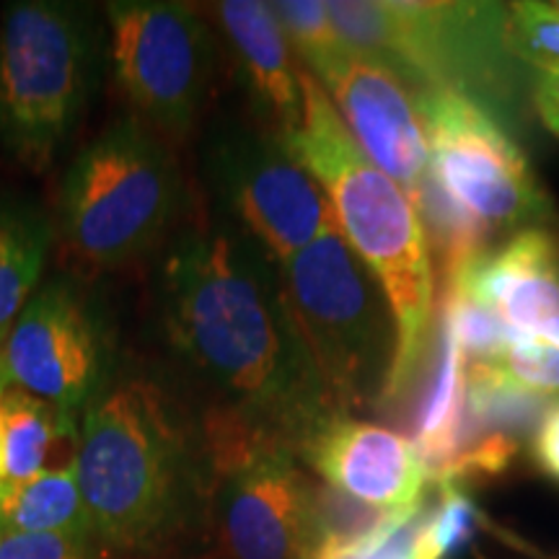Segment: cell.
Segmentation results:
<instances>
[{
	"label": "cell",
	"instance_id": "cell-1",
	"mask_svg": "<svg viewBox=\"0 0 559 559\" xmlns=\"http://www.w3.org/2000/svg\"><path fill=\"white\" fill-rule=\"evenodd\" d=\"M160 309L171 347L213 394V412L293 453L340 415L300 337L280 264L234 223H194L171 243Z\"/></svg>",
	"mask_w": 559,
	"mask_h": 559
},
{
	"label": "cell",
	"instance_id": "cell-2",
	"mask_svg": "<svg viewBox=\"0 0 559 559\" xmlns=\"http://www.w3.org/2000/svg\"><path fill=\"white\" fill-rule=\"evenodd\" d=\"M304 122L285 140L290 156L330 200L340 234L379 280L396 326V353L379 409H396L423 373L436 319L432 251L415 202L373 166L326 91L300 70Z\"/></svg>",
	"mask_w": 559,
	"mask_h": 559
},
{
	"label": "cell",
	"instance_id": "cell-3",
	"mask_svg": "<svg viewBox=\"0 0 559 559\" xmlns=\"http://www.w3.org/2000/svg\"><path fill=\"white\" fill-rule=\"evenodd\" d=\"M190 443L174 402L145 379L117 383L81 423L79 479L96 544L153 555L185 519Z\"/></svg>",
	"mask_w": 559,
	"mask_h": 559
},
{
	"label": "cell",
	"instance_id": "cell-4",
	"mask_svg": "<svg viewBox=\"0 0 559 559\" xmlns=\"http://www.w3.org/2000/svg\"><path fill=\"white\" fill-rule=\"evenodd\" d=\"M332 26L353 55L376 60L412 94L451 91L506 128L523 117L531 79L508 41V5L332 0Z\"/></svg>",
	"mask_w": 559,
	"mask_h": 559
},
{
	"label": "cell",
	"instance_id": "cell-5",
	"mask_svg": "<svg viewBox=\"0 0 559 559\" xmlns=\"http://www.w3.org/2000/svg\"><path fill=\"white\" fill-rule=\"evenodd\" d=\"M290 311L340 415L379 407L396 353V326L379 280L340 228L280 264Z\"/></svg>",
	"mask_w": 559,
	"mask_h": 559
},
{
	"label": "cell",
	"instance_id": "cell-6",
	"mask_svg": "<svg viewBox=\"0 0 559 559\" xmlns=\"http://www.w3.org/2000/svg\"><path fill=\"white\" fill-rule=\"evenodd\" d=\"M179 207L177 158L140 120L104 130L62 177V234L91 267L117 270L140 260L169 230Z\"/></svg>",
	"mask_w": 559,
	"mask_h": 559
},
{
	"label": "cell",
	"instance_id": "cell-7",
	"mask_svg": "<svg viewBox=\"0 0 559 559\" xmlns=\"http://www.w3.org/2000/svg\"><path fill=\"white\" fill-rule=\"evenodd\" d=\"M88 11L60 0H19L0 21V145L45 171L86 111L96 75Z\"/></svg>",
	"mask_w": 559,
	"mask_h": 559
},
{
	"label": "cell",
	"instance_id": "cell-8",
	"mask_svg": "<svg viewBox=\"0 0 559 559\" xmlns=\"http://www.w3.org/2000/svg\"><path fill=\"white\" fill-rule=\"evenodd\" d=\"M215 547L228 559H304L311 544V479L288 445L223 412H205Z\"/></svg>",
	"mask_w": 559,
	"mask_h": 559
},
{
	"label": "cell",
	"instance_id": "cell-9",
	"mask_svg": "<svg viewBox=\"0 0 559 559\" xmlns=\"http://www.w3.org/2000/svg\"><path fill=\"white\" fill-rule=\"evenodd\" d=\"M109 58L124 99L156 132L187 135L215 81L213 34L192 5L171 0L107 3Z\"/></svg>",
	"mask_w": 559,
	"mask_h": 559
},
{
	"label": "cell",
	"instance_id": "cell-10",
	"mask_svg": "<svg viewBox=\"0 0 559 559\" xmlns=\"http://www.w3.org/2000/svg\"><path fill=\"white\" fill-rule=\"evenodd\" d=\"M430 174L489 228H539L551 221L549 194L510 130L477 102L451 91L417 96Z\"/></svg>",
	"mask_w": 559,
	"mask_h": 559
},
{
	"label": "cell",
	"instance_id": "cell-11",
	"mask_svg": "<svg viewBox=\"0 0 559 559\" xmlns=\"http://www.w3.org/2000/svg\"><path fill=\"white\" fill-rule=\"evenodd\" d=\"M205 171L230 223L272 262H288L321 234L337 228L321 187L262 124H228L215 132Z\"/></svg>",
	"mask_w": 559,
	"mask_h": 559
},
{
	"label": "cell",
	"instance_id": "cell-12",
	"mask_svg": "<svg viewBox=\"0 0 559 559\" xmlns=\"http://www.w3.org/2000/svg\"><path fill=\"white\" fill-rule=\"evenodd\" d=\"M3 358L11 386L75 415L102 376L99 326L75 288L50 283L13 321Z\"/></svg>",
	"mask_w": 559,
	"mask_h": 559
},
{
	"label": "cell",
	"instance_id": "cell-13",
	"mask_svg": "<svg viewBox=\"0 0 559 559\" xmlns=\"http://www.w3.org/2000/svg\"><path fill=\"white\" fill-rule=\"evenodd\" d=\"M317 81L366 158L412 200L430 171L428 140L412 91L386 66L353 52Z\"/></svg>",
	"mask_w": 559,
	"mask_h": 559
},
{
	"label": "cell",
	"instance_id": "cell-14",
	"mask_svg": "<svg viewBox=\"0 0 559 559\" xmlns=\"http://www.w3.org/2000/svg\"><path fill=\"white\" fill-rule=\"evenodd\" d=\"M296 456L324 485L386 510L417 508L428 485L407 438L353 415L326 417L300 440Z\"/></svg>",
	"mask_w": 559,
	"mask_h": 559
},
{
	"label": "cell",
	"instance_id": "cell-15",
	"mask_svg": "<svg viewBox=\"0 0 559 559\" xmlns=\"http://www.w3.org/2000/svg\"><path fill=\"white\" fill-rule=\"evenodd\" d=\"M445 285L513 330L559 347V239L551 230H519L466 262Z\"/></svg>",
	"mask_w": 559,
	"mask_h": 559
},
{
	"label": "cell",
	"instance_id": "cell-16",
	"mask_svg": "<svg viewBox=\"0 0 559 559\" xmlns=\"http://www.w3.org/2000/svg\"><path fill=\"white\" fill-rule=\"evenodd\" d=\"M215 16L247 75L260 124L285 143L304 122V91L296 55L272 3L223 0Z\"/></svg>",
	"mask_w": 559,
	"mask_h": 559
},
{
	"label": "cell",
	"instance_id": "cell-17",
	"mask_svg": "<svg viewBox=\"0 0 559 559\" xmlns=\"http://www.w3.org/2000/svg\"><path fill=\"white\" fill-rule=\"evenodd\" d=\"M5 419V481H26L79 464L81 425L66 412L16 386L0 396Z\"/></svg>",
	"mask_w": 559,
	"mask_h": 559
},
{
	"label": "cell",
	"instance_id": "cell-18",
	"mask_svg": "<svg viewBox=\"0 0 559 559\" xmlns=\"http://www.w3.org/2000/svg\"><path fill=\"white\" fill-rule=\"evenodd\" d=\"M0 528L96 542L86 500H83L79 464L73 469L47 472L26 481H3L0 485Z\"/></svg>",
	"mask_w": 559,
	"mask_h": 559
},
{
	"label": "cell",
	"instance_id": "cell-19",
	"mask_svg": "<svg viewBox=\"0 0 559 559\" xmlns=\"http://www.w3.org/2000/svg\"><path fill=\"white\" fill-rule=\"evenodd\" d=\"M47 247L50 230L39 215L0 202V334H9L26 300L34 296Z\"/></svg>",
	"mask_w": 559,
	"mask_h": 559
},
{
	"label": "cell",
	"instance_id": "cell-20",
	"mask_svg": "<svg viewBox=\"0 0 559 559\" xmlns=\"http://www.w3.org/2000/svg\"><path fill=\"white\" fill-rule=\"evenodd\" d=\"M412 202H415L419 221H423L430 251L438 254L443 283L487 249L492 228L477 218L472 210L461 205L459 200H453L430 171L419 181Z\"/></svg>",
	"mask_w": 559,
	"mask_h": 559
},
{
	"label": "cell",
	"instance_id": "cell-21",
	"mask_svg": "<svg viewBox=\"0 0 559 559\" xmlns=\"http://www.w3.org/2000/svg\"><path fill=\"white\" fill-rule=\"evenodd\" d=\"M423 506V502H419ZM415 510V508H409ZM409 510H386L370 506L353 495L340 492L324 481H311L309 498V526L313 547H349V544L366 542L379 531L391 526ZM306 549V551H309Z\"/></svg>",
	"mask_w": 559,
	"mask_h": 559
},
{
	"label": "cell",
	"instance_id": "cell-22",
	"mask_svg": "<svg viewBox=\"0 0 559 559\" xmlns=\"http://www.w3.org/2000/svg\"><path fill=\"white\" fill-rule=\"evenodd\" d=\"M272 11L288 37L293 55L304 60L306 73L313 79L349 52L334 32L330 11L321 0H277Z\"/></svg>",
	"mask_w": 559,
	"mask_h": 559
},
{
	"label": "cell",
	"instance_id": "cell-23",
	"mask_svg": "<svg viewBox=\"0 0 559 559\" xmlns=\"http://www.w3.org/2000/svg\"><path fill=\"white\" fill-rule=\"evenodd\" d=\"M481 513L469 489L459 481L438 485V502L428 508L417 559H453L479 534Z\"/></svg>",
	"mask_w": 559,
	"mask_h": 559
},
{
	"label": "cell",
	"instance_id": "cell-24",
	"mask_svg": "<svg viewBox=\"0 0 559 559\" xmlns=\"http://www.w3.org/2000/svg\"><path fill=\"white\" fill-rule=\"evenodd\" d=\"M440 311L451 321L453 334H456L461 349H464V362H489L500 358L502 349L510 345V340L519 334V330L506 324L485 306L474 304L459 290L445 285Z\"/></svg>",
	"mask_w": 559,
	"mask_h": 559
},
{
	"label": "cell",
	"instance_id": "cell-25",
	"mask_svg": "<svg viewBox=\"0 0 559 559\" xmlns=\"http://www.w3.org/2000/svg\"><path fill=\"white\" fill-rule=\"evenodd\" d=\"M513 386L549 396L559 394V347L521 332L510 340L500 358L485 362Z\"/></svg>",
	"mask_w": 559,
	"mask_h": 559
},
{
	"label": "cell",
	"instance_id": "cell-26",
	"mask_svg": "<svg viewBox=\"0 0 559 559\" xmlns=\"http://www.w3.org/2000/svg\"><path fill=\"white\" fill-rule=\"evenodd\" d=\"M508 41L515 58L536 73L559 70V16L547 3H510Z\"/></svg>",
	"mask_w": 559,
	"mask_h": 559
},
{
	"label": "cell",
	"instance_id": "cell-27",
	"mask_svg": "<svg viewBox=\"0 0 559 559\" xmlns=\"http://www.w3.org/2000/svg\"><path fill=\"white\" fill-rule=\"evenodd\" d=\"M425 519H428V506L423 500V506L404 513L366 542L349 547H313L306 551L304 559H417Z\"/></svg>",
	"mask_w": 559,
	"mask_h": 559
},
{
	"label": "cell",
	"instance_id": "cell-28",
	"mask_svg": "<svg viewBox=\"0 0 559 559\" xmlns=\"http://www.w3.org/2000/svg\"><path fill=\"white\" fill-rule=\"evenodd\" d=\"M0 559H96L94 542L0 528Z\"/></svg>",
	"mask_w": 559,
	"mask_h": 559
},
{
	"label": "cell",
	"instance_id": "cell-29",
	"mask_svg": "<svg viewBox=\"0 0 559 559\" xmlns=\"http://www.w3.org/2000/svg\"><path fill=\"white\" fill-rule=\"evenodd\" d=\"M531 456L536 469L559 485V400H551L542 423L536 425L531 436Z\"/></svg>",
	"mask_w": 559,
	"mask_h": 559
},
{
	"label": "cell",
	"instance_id": "cell-30",
	"mask_svg": "<svg viewBox=\"0 0 559 559\" xmlns=\"http://www.w3.org/2000/svg\"><path fill=\"white\" fill-rule=\"evenodd\" d=\"M531 99L536 115L551 135L559 138V70H544L531 81Z\"/></svg>",
	"mask_w": 559,
	"mask_h": 559
},
{
	"label": "cell",
	"instance_id": "cell-31",
	"mask_svg": "<svg viewBox=\"0 0 559 559\" xmlns=\"http://www.w3.org/2000/svg\"><path fill=\"white\" fill-rule=\"evenodd\" d=\"M153 559H228L218 547L194 551V555H169V557H153Z\"/></svg>",
	"mask_w": 559,
	"mask_h": 559
},
{
	"label": "cell",
	"instance_id": "cell-32",
	"mask_svg": "<svg viewBox=\"0 0 559 559\" xmlns=\"http://www.w3.org/2000/svg\"><path fill=\"white\" fill-rule=\"evenodd\" d=\"M5 481V419L3 409H0V485Z\"/></svg>",
	"mask_w": 559,
	"mask_h": 559
},
{
	"label": "cell",
	"instance_id": "cell-33",
	"mask_svg": "<svg viewBox=\"0 0 559 559\" xmlns=\"http://www.w3.org/2000/svg\"><path fill=\"white\" fill-rule=\"evenodd\" d=\"M3 342H5V334H0V396H3L5 389L11 386L9 370H5V358H3Z\"/></svg>",
	"mask_w": 559,
	"mask_h": 559
},
{
	"label": "cell",
	"instance_id": "cell-34",
	"mask_svg": "<svg viewBox=\"0 0 559 559\" xmlns=\"http://www.w3.org/2000/svg\"><path fill=\"white\" fill-rule=\"evenodd\" d=\"M547 9L559 16V0H555V3H547Z\"/></svg>",
	"mask_w": 559,
	"mask_h": 559
}]
</instances>
